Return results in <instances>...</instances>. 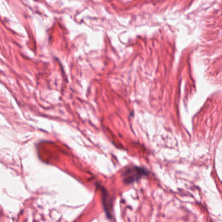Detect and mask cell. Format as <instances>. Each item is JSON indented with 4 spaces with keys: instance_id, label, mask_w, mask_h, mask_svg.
<instances>
[{
    "instance_id": "1",
    "label": "cell",
    "mask_w": 222,
    "mask_h": 222,
    "mask_svg": "<svg viewBox=\"0 0 222 222\" xmlns=\"http://www.w3.org/2000/svg\"><path fill=\"white\" fill-rule=\"evenodd\" d=\"M149 172L145 168L138 166H130L124 169L122 173L123 180L125 184H130L146 176Z\"/></svg>"
}]
</instances>
